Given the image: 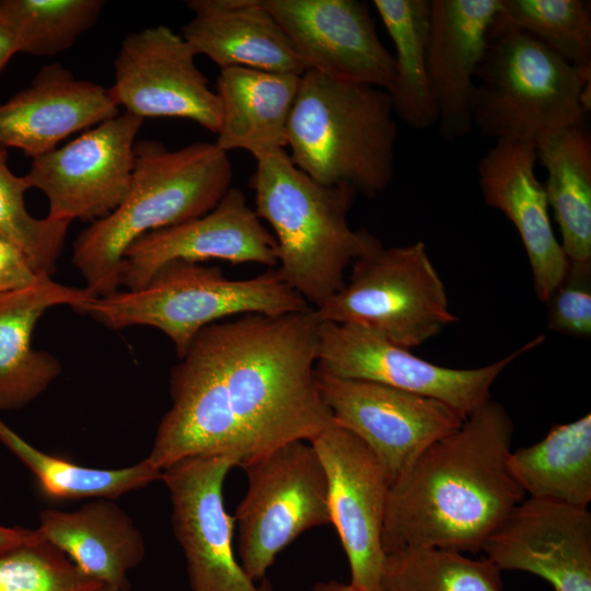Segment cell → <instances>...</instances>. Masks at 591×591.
<instances>
[{
	"mask_svg": "<svg viewBox=\"0 0 591 591\" xmlns=\"http://www.w3.org/2000/svg\"><path fill=\"white\" fill-rule=\"evenodd\" d=\"M318 324L309 308L204 327L172 368V405L146 459L160 471L208 454L242 466L312 441L333 420L315 380Z\"/></svg>",
	"mask_w": 591,
	"mask_h": 591,
	"instance_id": "cell-1",
	"label": "cell"
},
{
	"mask_svg": "<svg viewBox=\"0 0 591 591\" xmlns=\"http://www.w3.org/2000/svg\"><path fill=\"white\" fill-rule=\"evenodd\" d=\"M514 425L487 401L429 445L390 486L385 555L407 547L478 553L524 491L508 470Z\"/></svg>",
	"mask_w": 591,
	"mask_h": 591,
	"instance_id": "cell-2",
	"label": "cell"
},
{
	"mask_svg": "<svg viewBox=\"0 0 591 591\" xmlns=\"http://www.w3.org/2000/svg\"><path fill=\"white\" fill-rule=\"evenodd\" d=\"M233 171L228 153L215 143L195 142L167 150L139 141L129 192L106 217L78 235L72 263L95 297L121 286L126 250L140 236L209 212L228 192Z\"/></svg>",
	"mask_w": 591,
	"mask_h": 591,
	"instance_id": "cell-3",
	"label": "cell"
},
{
	"mask_svg": "<svg viewBox=\"0 0 591 591\" xmlns=\"http://www.w3.org/2000/svg\"><path fill=\"white\" fill-rule=\"evenodd\" d=\"M255 160L250 186L255 192L256 215L275 232L276 270L317 309L344 287L348 265L380 241L364 229L349 227L348 211L357 194L351 186L315 182L283 149Z\"/></svg>",
	"mask_w": 591,
	"mask_h": 591,
	"instance_id": "cell-4",
	"label": "cell"
},
{
	"mask_svg": "<svg viewBox=\"0 0 591 591\" xmlns=\"http://www.w3.org/2000/svg\"><path fill=\"white\" fill-rule=\"evenodd\" d=\"M397 123L384 89L306 70L287 126L294 165L326 186L348 185L368 197L395 173Z\"/></svg>",
	"mask_w": 591,
	"mask_h": 591,
	"instance_id": "cell-5",
	"label": "cell"
},
{
	"mask_svg": "<svg viewBox=\"0 0 591 591\" xmlns=\"http://www.w3.org/2000/svg\"><path fill=\"white\" fill-rule=\"evenodd\" d=\"M475 78L480 83L472 124L484 138L535 144L551 132L583 124L581 93L591 82V65L569 63L497 16Z\"/></svg>",
	"mask_w": 591,
	"mask_h": 591,
	"instance_id": "cell-6",
	"label": "cell"
},
{
	"mask_svg": "<svg viewBox=\"0 0 591 591\" xmlns=\"http://www.w3.org/2000/svg\"><path fill=\"white\" fill-rule=\"evenodd\" d=\"M309 308L276 268L232 280L218 267L173 262L143 288L96 297L74 311L113 329L135 325L158 328L172 340L181 358L204 327L222 318L237 314L278 316Z\"/></svg>",
	"mask_w": 591,
	"mask_h": 591,
	"instance_id": "cell-7",
	"label": "cell"
},
{
	"mask_svg": "<svg viewBox=\"0 0 591 591\" xmlns=\"http://www.w3.org/2000/svg\"><path fill=\"white\" fill-rule=\"evenodd\" d=\"M314 313L318 322L358 326L408 349L457 321L421 241L390 248L380 242L352 263L349 281Z\"/></svg>",
	"mask_w": 591,
	"mask_h": 591,
	"instance_id": "cell-8",
	"label": "cell"
},
{
	"mask_svg": "<svg viewBox=\"0 0 591 591\" xmlns=\"http://www.w3.org/2000/svg\"><path fill=\"white\" fill-rule=\"evenodd\" d=\"M247 490L234 520L239 563L263 580L276 557L305 531L331 524L324 466L311 442L286 443L241 466Z\"/></svg>",
	"mask_w": 591,
	"mask_h": 591,
	"instance_id": "cell-9",
	"label": "cell"
},
{
	"mask_svg": "<svg viewBox=\"0 0 591 591\" xmlns=\"http://www.w3.org/2000/svg\"><path fill=\"white\" fill-rule=\"evenodd\" d=\"M544 340L541 334L493 363L454 369L427 361L364 328L320 322L316 367L335 376L434 398L465 418L490 399V390L502 371Z\"/></svg>",
	"mask_w": 591,
	"mask_h": 591,
	"instance_id": "cell-10",
	"label": "cell"
},
{
	"mask_svg": "<svg viewBox=\"0 0 591 591\" xmlns=\"http://www.w3.org/2000/svg\"><path fill=\"white\" fill-rule=\"evenodd\" d=\"M142 123L124 112L66 146L33 158L24 177L47 197V217L96 221L114 211L130 188Z\"/></svg>",
	"mask_w": 591,
	"mask_h": 591,
	"instance_id": "cell-11",
	"label": "cell"
},
{
	"mask_svg": "<svg viewBox=\"0 0 591 591\" xmlns=\"http://www.w3.org/2000/svg\"><path fill=\"white\" fill-rule=\"evenodd\" d=\"M315 380L334 420L374 453L391 484L464 420L440 401L387 385L335 376L317 367Z\"/></svg>",
	"mask_w": 591,
	"mask_h": 591,
	"instance_id": "cell-12",
	"label": "cell"
},
{
	"mask_svg": "<svg viewBox=\"0 0 591 591\" xmlns=\"http://www.w3.org/2000/svg\"><path fill=\"white\" fill-rule=\"evenodd\" d=\"M234 466L239 463L232 456L208 454L183 459L162 471L193 591H269L245 573L234 555L235 520L222 494Z\"/></svg>",
	"mask_w": 591,
	"mask_h": 591,
	"instance_id": "cell-13",
	"label": "cell"
},
{
	"mask_svg": "<svg viewBox=\"0 0 591 591\" xmlns=\"http://www.w3.org/2000/svg\"><path fill=\"white\" fill-rule=\"evenodd\" d=\"M327 477L331 524L356 591H384L382 531L391 482L374 453L334 418L312 441Z\"/></svg>",
	"mask_w": 591,
	"mask_h": 591,
	"instance_id": "cell-14",
	"label": "cell"
},
{
	"mask_svg": "<svg viewBox=\"0 0 591 591\" xmlns=\"http://www.w3.org/2000/svg\"><path fill=\"white\" fill-rule=\"evenodd\" d=\"M196 54L164 25L128 34L114 62L109 88L118 106L142 119L178 117L218 134L220 101L195 63Z\"/></svg>",
	"mask_w": 591,
	"mask_h": 591,
	"instance_id": "cell-15",
	"label": "cell"
},
{
	"mask_svg": "<svg viewBox=\"0 0 591 591\" xmlns=\"http://www.w3.org/2000/svg\"><path fill=\"white\" fill-rule=\"evenodd\" d=\"M306 70L386 90L393 55L381 43L369 4L359 0H260Z\"/></svg>",
	"mask_w": 591,
	"mask_h": 591,
	"instance_id": "cell-16",
	"label": "cell"
},
{
	"mask_svg": "<svg viewBox=\"0 0 591 591\" xmlns=\"http://www.w3.org/2000/svg\"><path fill=\"white\" fill-rule=\"evenodd\" d=\"M221 259L231 264H278L275 236L265 228L240 188L230 187L206 215L149 232L124 253L121 285L146 287L173 262Z\"/></svg>",
	"mask_w": 591,
	"mask_h": 591,
	"instance_id": "cell-17",
	"label": "cell"
},
{
	"mask_svg": "<svg viewBox=\"0 0 591 591\" xmlns=\"http://www.w3.org/2000/svg\"><path fill=\"white\" fill-rule=\"evenodd\" d=\"M502 570L547 581L554 591H591V513L588 508L529 497L483 546Z\"/></svg>",
	"mask_w": 591,
	"mask_h": 591,
	"instance_id": "cell-18",
	"label": "cell"
},
{
	"mask_svg": "<svg viewBox=\"0 0 591 591\" xmlns=\"http://www.w3.org/2000/svg\"><path fill=\"white\" fill-rule=\"evenodd\" d=\"M535 144L496 141L477 165L485 204L501 211L517 229L526 252L536 297L546 302L569 266L535 173Z\"/></svg>",
	"mask_w": 591,
	"mask_h": 591,
	"instance_id": "cell-19",
	"label": "cell"
},
{
	"mask_svg": "<svg viewBox=\"0 0 591 591\" xmlns=\"http://www.w3.org/2000/svg\"><path fill=\"white\" fill-rule=\"evenodd\" d=\"M427 71L441 137L453 141L472 129L474 81L501 0H430Z\"/></svg>",
	"mask_w": 591,
	"mask_h": 591,
	"instance_id": "cell-20",
	"label": "cell"
},
{
	"mask_svg": "<svg viewBox=\"0 0 591 591\" xmlns=\"http://www.w3.org/2000/svg\"><path fill=\"white\" fill-rule=\"evenodd\" d=\"M109 88L77 79L59 62L45 65L31 84L0 104V147L32 159L71 134L119 114Z\"/></svg>",
	"mask_w": 591,
	"mask_h": 591,
	"instance_id": "cell-21",
	"label": "cell"
},
{
	"mask_svg": "<svg viewBox=\"0 0 591 591\" xmlns=\"http://www.w3.org/2000/svg\"><path fill=\"white\" fill-rule=\"evenodd\" d=\"M182 36L219 68L243 67L302 76L306 68L260 0H190Z\"/></svg>",
	"mask_w": 591,
	"mask_h": 591,
	"instance_id": "cell-22",
	"label": "cell"
},
{
	"mask_svg": "<svg viewBox=\"0 0 591 591\" xmlns=\"http://www.w3.org/2000/svg\"><path fill=\"white\" fill-rule=\"evenodd\" d=\"M94 298L85 287L62 285L45 275L28 287L0 296V412L24 408L61 373L56 357L32 346L40 316L51 306L76 310Z\"/></svg>",
	"mask_w": 591,
	"mask_h": 591,
	"instance_id": "cell-23",
	"label": "cell"
},
{
	"mask_svg": "<svg viewBox=\"0 0 591 591\" xmlns=\"http://www.w3.org/2000/svg\"><path fill=\"white\" fill-rule=\"evenodd\" d=\"M38 530L83 572L118 591L129 590L128 573L146 555L141 532L111 499H93L76 511L45 509Z\"/></svg>",
	"mask_w": 591,
	"mask_h": 591,
	"instance_id": "cell-24",
	"label": "cell"
},
{
	"mask_svg": "<svg viewBox=\"0 0 591 591\" xmlns=\"http://www.w3.org/2000/svg\"><path fill=\"white\" fill-rule=\"evenodd\" d=\"M301 76L243 67L220 70L221 124L215 144L242 149L255 159L287 146V126Z\"/></svg>",
	"mask_w": 591,
	"mask_h": 591,
	"instance_id": "cell-25",
	"label": "cell"
},
{
	"mask_svg": "<svg viewBox=\"0 0 591 591\" xmlns=\"http://www.w3.org/2000/svg\"><path fill=\"white\" fill-rule=\"evenodd\" d=\"M546 170L547 202L571 262L591 260V137L582 125L551 132L535 143Z\"/></svg>",
	"mask_w": 591,
	"mask_h": 591,
	"instance_id": "cell-26",
	"label": "cell"
},
{
	"mask_svg": "<svg viewBox=\"0 0 591 591\" xmlns=\"http://www.w3.org/2000/svg\"><path fill=\"white\" fill-rule=\"evenodd\" d=\"M508 470L531 498L588 508L591 501V415L554 425L531 445L511 451Z\"/></svg>",
	"mask_w": 591,
	"mask_h": 591,
	"instance_id": "cell-27",
	"label": "cell"
},
{
	"mask_svg": "<svg viewBox=\"0 0 591 591\" xmlns=\"http://www.w3.org/2000/svg\"><path fill=\"white\" fill-rule=\"evenodd\" d=\"M395 49L394 77L385 90L393 112L406 125L427 129L438 113L427 71L430 0H373Z\"/></svg>",
	"mask_w": 591,
	"mask_h": 591,
	"instance_id": "cell-28",
	"label": "cell"
},
{
	"mask_svg": "<svg viewBox=\"0 0 591 591\" xmlns=\"http://www.w3.org/2000/svg\"><path fill=\"white\" fill-rule=\"evenodd\" d=\"M0 443L36 477L40 490L55 499H116L161 480L162 471L147 459L123 468L79 465L43 452L0 419Z\"/></svg>",
	"mask_w": 591,
	"mask_h": 591,
	"instance_id": "cell-29",
	"label": "cell"
},
{
	"mask_svg": "<svg viewBox=\"0 0 591 591\" xmlns=\"http://www.w3.org/2000/svg\"><path fill=\"white\" fill-rule=\"evenodd\" d=\"M384 591H502L501 570L488 558L464 553L407 547L385 555Z\"/></svg>",
	"mask_w": 591,
	"mask_h": 591,
	"instance_id": "cell-30",
	"label": "cell"
},
{
	"mask_svg": "<svg viewBox=\"0 0 591 591\" xmlns=\"http://www.w3.org/2000/svg\"><path fill=\"white\" fill-rule=\"evenodd\" d=\"M102 0H0L18 53L49 57L69 49L97 21Z\"/></svg>",
	"mask_w": 591,
	"mask_h": 591,
	"instance_id": "cell-31",
	"label": "cell"
},
{
	"mask_svg": "<svg viewBox=\"0 0 591 591\" xmlns=\"http://www.w3.org/2000/svg\"><path fill=\"white\" fill-rule=\"evenodd\" d=\"M497 19L544 44L569 63L591 65V16L582 0H501Z\"/></svg>",
	"mask_w": 591,
	"mask_h": 591,
	"instance_id": "cell-32",
	"label": "cell"
},
{
	"mask_svg": "<svg viewBox=\"0 0 591 591\" xmlns=\"http://www.w3.org/2000/svg\"><path fill=\"white\" fill-rule=\"evenodd\" d=\"M30 188L24 176L11 172L7 150L0 147V237L16 247L37 275L50 277L71 222L30 215L24 200Z\"/></svg>",
	"mask_w": 591,
	"mask_h": 591,
	"instance_id": "cell-33",
	"label": "cell"
},
{
	"mask_svg": "<svg viewBox=\"0 0 591 591\" xmlns=\"http://www.w3.org/2000/svg\"><path fill=\"white\" fill-rule=\"evenodd\" d=\"M46 540L0 554V591H105Z\"/></svg>",
	"mask_w": 591,
	"mask_h": 591,
	"instance_id": "cell-34",
	"label": "cell"
},
{
	"mask_svg": "<svg viewBox=\"0 0 591 591\" xmlns=\"http://www.w3.org/2000/svg\"><path fill=\"white\" fill-rule=\"evenodd\" d=\"M547 327L560 334L591 336V260L571 262L564 278L545 302Z\"/></svg>",
	"mask_w": 591,
	"mask_h": 591,
	"instance_id": "cell-35",
	"label": "cell"
},
{
	"mask_svg": "<svg viewBox=\"0 0 591 591\" xmlns=\"http://www.w3.org/2000/svg\"><path fill=\"white\" fill-rule=\"evenodd\" d=\"M39 276L16 247L0 237V296L28 287Z\"/></svg>",
	"mask_w": 591,
	"mask_h": 591,
	"instance_id": "cell-36",
	"label": "cell"
},
{
	"mask_svg": "<svg viewBox=\"0 0 591 591\" xmlns=\"http://www.w3.org/2000/svg\"><path fill=\"white\" fill-rule=\"evenodd\" d=\"M45 540L38 529L27 530L0 525V554L15 547Z\"/></svg>",
	"mask_w": 591,
	"mask_h": 591,
	"instance_id": "cell-37",
	"label": "cell"
},
{
	"mask_svg": "<svg viewBox=\"0 0 591 591\" xmlns=\"http://www.w3.org/2000/svg\"><path fill=\"white\" fill-rule=\"evenodd\" d=\"M15 54H18L15 34L10 24L0 15V72Z\"/></svg>",
	"mask_w": 591,
	"mask_h": 591,
	"instance_id": "cell-38",
	"label": "cell"
},
{
	"mask_svg": "<svg viewBox=\"0 0 591 591\" xmlns=\"http://www.w3.org/2000/svg\"><path fill=\"white\" fill-rule=\"evenodd\" d=\"M312 591H356L349 583H343L338 581L318 582Z\"/></svg>",
	"mask_w": 591,
	"mask_h": 591,
	"instance_id": "cell-39",
	"label": "cell"
},
{
	"mask_svg": "<svg viewBox=\"0 0 591 591\" xmlns=\"http://www.w3.org/2000/svg\"><path fill=\"white\" fill-rule=\"evenodd\" d=\"M105 591H118V590L113 589V588H107V587H106V588H105Z\"/></svg>",
	"mask_w": 591,
	"mask_h": 591,
	"instance_id": "cell-40",
	"label": "cell"
}]
</instances>
